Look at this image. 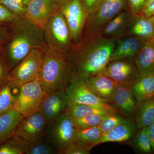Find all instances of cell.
<instances>
[{
    "instance_id": "f1b7e54d",
    "label": "cell",
    "mask_w": 154,
    "mask_h": 154,
    "mask_svg": "<svg viewBox=\"0 0 154 154\" xmlns=\"http://www.w3.org/2000/svg\"><path fill=\"white\" fill-rule=\"evenodd\" d=\"M57 150L45 137L42 140L30 143L26 154H56Z\"/></svg>"
},
{
    "instance_id": "f35d334b",
    "label": "cell",
    "mask_w": 154,
    "mask_h": 154,
    "mask_svg": "<svg viewBox=\"0 0 154 154\" xmlns=\"http://www.w3.org/2000/svg\"><path fill=\"white\" fill-rule=\"evenodd\" d=\"M11 24H0V52L8 37Z\"/></svg>"
},
{
    "instance_id": "277c9868",
    "label": "cell",
    "mask_w": 154,
    "mask_h": 154,
    "mask_svg": "<svg viewBox=\"0 0 154 154\" xmlns=\"http://www.w3.org/2000/svg\"><path fill=\"white\" fill-rule=\"evenodd\" d=\"M127 9L126 0H104L96 11L87 17L82 38L100 37L107 23L122 11Z\"/></svg>"
},
{
    "instance_id": "d6a6232c",
    "label": "cell",
    "mask_w": 154,
    "mask_h": 154,
    "mask_svg": "<svg viewBox=\"0 0 154 154\" xmlns=\"http://www.w3.org/2000/svg\"><path fill=\"white\" fill-rule=\"evenodd\" d=\"M125 119L117 113L111 114L105 116L104 119L98 125L102 134L109 132L116 126L122 123Z\"/></svg>"
},
{
    "instance_id": "9a60e30c",
    "label": "cell",
    "mask_w": 154,
    "mask_h": 154,
    "mask_svg": "<svg viewBox=\"0 0 154 154\" xmlns=\"http://www.w3.org/2000/svg\"><path fill=\"white\" fill-rule=\"evenodd\" d=\"M57 11L55 0H31L25 17L43 29L48 19Z\"/></svg>"
},
{
    "instance_id": "e0dca14e",
    "label": "cell",
    "mask_w": 154,
    "mask_h": 154,
    "mask_svg": "<svg viewBox=\"0 0 154 154\" xmlns=\"http://www.w3.org/2000/svg\"><path fill=\"white\" fill-rule=\"evenodd\" d=\"M137 128L132 119L125 118L124 121L115 128L102 135L95 146L107 142H121L128 140L133 136Z\"/></svg>"
},
{
    "instance_id": "603a6c76",
    "label": "cell",
    "mask_w": 154,
    "mask_h": 154,
    "mask_svg": "<svg viewBox=\"0 0 154 154\" xmlns=\"http://www.w3.org/2000/svg\"><path fill=\"white\" fill-rule=\"evenodd\" d=\"M131 89L139 103L154 97V73L140 76L133 84Z\"/></svg>"
},
{
    "instance_id": "4316f807",
    "label": "cell",
    "mask_w": 154,
    "mask_h": 154,
    "mask_svg": "<svg viewBox=\"0 0 154 154\" xmlns=\"http://www.w3.org/2000/svg\"><path fill=\"white\" fill-rule=\"evenodd\" d=\"M66 111L72 118L79 119L91 114L108 115L114 114L99 107L82 104H68Z\"/></svg>"
},
{
    "instance_id": "8d00e7d4",
    "label": "cell",
    "mask_w": 154,
    "mask_h": 154,
    "mask_svg": "<svg viewBox=\"0 0 154 154\" xmlns=\"http://www.w3.org/2000/svg\"><path fill=\"white\" fill-rule=\"evenodd\" d=\"M90 152L89 149L75 142L68 146L60 154H89Z\"/></svg>"
},
{
    "instance_id": "ffe728a7",
    "label": "cell",
    "mask_w": 154,
    "mask_h": 154,
    "mask_svg": "<svg viewBox=\"0 0 154 154\" xmlns=\"http://www.w3.org/2000/svg\"><path fill=\"white\" fill-rule=\"evenodd\" d=\"M112 103L123 113L130 114L135 111L139 102L134 96L131 85H118L113 94Z\"/></svg>"
},
{
    "instance_id": "7a4b0ae2",
    "label": "cell",
    "mask_w": 154,
    "mask_h": 154,
    "mask_svg": "<svg viewBox=\"0 0 154 154\" xmlns=\"http://www.w3.org/2000/svg\"><path fill=\"white\" fill-rule=\"evenodd\" d=\"M45 45L43 29L26 17H19L11 23L8 37L1 53L11 70L32 50L43 49Z\"/></svg>"
},
{
    "instance_id": "5bb4252c",
    "label": "cell",
    "mask_w": 154,
    "mask_h": 154,
    "mask_svg": "<svg viewBox=\"0 0 154 154\" xmlns=\"http://www.w3.org/2000/svg\"><path fill=\"white\" fill-rule=\"evenodd\" d=\"M135 16L128 9L122 11L105 25L101 37L117 39L129 35Z\"/></svg>"
},
{
    "instance_id": "4dcf8cb0",
    "label": "cell",
    "mask_w": 154,
    "mask_h": 154,
    "mask_svg": "<svg viewBox=\"0 0 154 154\" xmlns=\"http://www.w3.org/2000/svg\"><path fill=\"white\" fill-rule=\"evenodd\" d=\"M107 116L91 114L86 116L82 118H72V119L75 128L81 129L98 126Z\"/></svg>"
},
{
    "instance_id": "f546056e",
    "label": "cell",
    "mask_w": 154,
    "mask_h": 154,
    "mask_svg": "<svg viewBox=\"0 0 154 154\" xmlns=\"http://www.w3.org/2000/svg\"><path fill=\"white\" fill-rule=\"evenodd\" d=\"M31 0H0V3L19 17H25Z\"/></svg>"
},
{
    "instance_id": "9c48e42d",
    "label": "cell",
    "mask_w": 154,
    "mask_h": 154,
    "mask_svg": "<svg viewBox=\"0 0 154 154\" xmlns=\"http://www.w3.org/2000/svg\"><path fill=\"white\" fill-rule=\"evenodd\" d=\"M43 48L33 49L11 70L10 81L14 88H19L38 78L43 62Z\"/></svg>"
},
{
    "instance_id": "ab89813d",
    "label": "cell",
    "mask_w": 154,
    "mask_h": 154,
    "mask_svg": "<svg viewBox=\"0 0 154 154\" xmlns=\"http://www.w3.org/2000/svg\"><path fill=\"white\" fill-rule=\"evenodd\" d=\"M154 15V0H146L143 11L140 16L151 17Z\"/></svg>"
},
{
    "instance_id": "30bf717a",
    "label": "cell",
    "mask_w": 154,
    "mask_h": 154,
    "mask_svg": "<svg viewBox=\"0 0 154 154\" xmlns=\"http://www.w3.org/2000/svg\"><path fill=\"white\" fill-rule=\"evenodd\" d=\"M75 127L72 118L67 111L48 125L46 137L57 150L58 154L75 142Z\"/></svg>"
},
{
    "instance_id": "7c38bea8",
    "label": "cell",
    "mask_w": 154,
    "mask_h": 154,
    "mask_svg": "<svg viewBox=\"0 0 154 154\" xmlns=\"http://www.w3.org/2000/svg\"><path fill=\"white\" fill-rule=\"evenodd\" d=\"M48 125L44 117L38 110L24 117L15 134L29 143L38 141L46 137Z\"/></svg>"
},
{
    "instance_id": "8fae6325",
    "label": "cell",
    "mask_w": 154,
    "mask_h": 154,
    "mask_svg": "<svg viewBox=\"0 0 154 154\" xmlns=\"http://www.w3.org/2000/svg\"><path fill=\"white\" fill-rule=\"evenodd\" d=\"M104 73L118 85H131L140 76L133 59L111 61L107 65Z\"/></svg>"
},
{
    "instance_id": "cb8c5ba5",
    "label": "cell",
    "mask_w": 154,
    "mask_h": 154,
    "mask_svg": "<svg viewBox=\"0 0 154 154\" xmlns=\"http://www.w3.org/2000/svg\"><path fill=\"white\" fill-rule=\"evenodd\" d=\"M134 120L140 129L154 123V97L139 103L135 110Z\"/></svg>"
},
{
    "instance_id": "d590c367",
    "label": "cell",
    "mask_w": 154,
    "mask_h": 154,
    "mask_svg": "<svg viewBox=\"0 0 154 154\" xmlns=\"http://www.w3.org/2000/svg\"><path fill=\"white\" fill-rule=\"evenodd\" d=\"M130 11L135 16H139L143 11L146 0H126Z\"/></svg>"
},
{
    "instance_id": "74e56055",
    "label": "cell",
    "mask_w": 154,
    "mask_h": 154,
    "mask_svg": "<svg viewBox=\"0 0 154 154\" xmlns=\"http://www.w3.org/2000/svg\"><path fill=\"white\" fill-rule=\"evenodd\" d=\"M104 0H82L83 9L87 16L94 13L101 5Z\"/></svg>"
},
{
    "instance_id": "484cf974",
    "label": "cell",
    "mask_w": 154,
    "mask_h": 154,
    "mask_svg": "<svg viewBox=\"0 0 154 154\" xmlns=\"http://www.w3.org/2000/svg\"><path fill=\"white\" fill-rule=\"evenodd\" d=\"M29 143L14 134L0 145V154H26Z\"/></svg>"
},
{
    "instance_id": "ba28073f",
    "label": "cell",
    "mask_w": 154,
    "mask_h": 154,
    "mask_svg": "<svg viewBox=\"0 0 154 154\" xmlns=\"http://www.w3.org/2000/svg\"><path fill=\"white\" fill-rule=\"evenodd\" d=\"M57 11L62 14L68 25L73 45L79 42L87 16L82 0H55Z\"/></svg>"
},
{
    "instance_id": "7402d4cb",
    "label": "cell",
    "mask_w": 154,
    "mask_h": 154,
    "mask_svg": "<svg viewBox=\"0 0 154 154\" xmlns=\"http://www.w3.org/2000/svg\"><path fill=\"white\" fill-rule=\"evenodd\" d=\"M129 35H134L148 40L154 37V15L151 17L135 16Z\"/></svg>"
},
{
    "instance_id": "8992f818",
    "label": "cell",
    "mask_w": 154,
    "mask_h": 154,
    "mask_svg": "<svg viewBox=\"0 0 154 154\" xmlns=\"http://www.w3.org/2000/svg\"><path fill=\"white\" fill-rule=\"evenodd\" d=\"M14 108L26 117L38 111L45 95L39 77L20 86Z\"/></svg>"
},
{
    "instance_id": "52a82bcc",
    "label": "cell",
    "mask_w": 154,
    "mask_h": 154,
    "mask_svg": "<svg viewBox=\"0 0 154 154\" xmlns=\"http://www.w3.org/2000/svg\"><path fill=\"white\" fill-rule=\"evenodd\" d=\"M68 104L91 105L104 109L112 113H117V110L100 98L88 85L85 80L77 78L66 90Z\"/></svg>"
},
{
    "instance_id": "3957f363",
    "label": "cell",
    "mask_w": 154,
    "mask_h": 154,
    "mask_svg": "<svg viewBox=\"0 0 154 154\" xmlns=\"http://www.w3.org/2000/svg\"><path fill=\"white\" fill-rule=\"evenodd\" d=\"M39 79L45 94L60 90H66L78 78L67 60L65 54L51 49L45 44Z\"/></svg>"
},
{
    "instance_id": "6da1fadb",
    "label": "cell",
    "mask_w": 154,
    "mask_h": 154,
    "mask_svg": "<svg viewBox=\"0 0 154 154\" xmlns=\"http://www.w3.org/2000/svg\"><path fill=\"white\" fill-rule=\"evenodd\" d=\"M116 39L82 38L66 54L78 78L85 80L103 71L110 62Z\"/></svg>"
},
{
    "instance_id": "83f0119b",
    "label": "cell",
    "mask_w": 154,
    "mask_h": 154,
    "mask_svg": "<svg viewBox=\"0 0 154 154\" xmlns=\"http://www.w3.org/2000/svg\"><path fill=\"white\" fill-rule=\"evenodd\" d=\"M14 88L9 81L0 89V114L14 108L16 98L13 92Z\"/></svg>"
},
{
    "instance_id": "2e32d148",
    "label": "cell",
    "mask_w": 154,
    "mask_h": 154,
    "mask_svg": "<svg viewBox=\"0 0 154 154\" xmlns=\"http://www.w3.org/2000/svg\"><path fill=\"white\" fill-rule=\"evenodd\" d=\"M146 40L128 35L116 39L115 47L111 54L110 61L122 59H134L143 47Z\"/></svg>"
},
{
    "instance_id": "4fadbf2b",
    "label": "cell",
    "mask_w": 154,
    "mask_h": 154,
    "mask_svg": "<svg viewBox=\"0 0 154 154\" xmlns=\"http://www.w3.org/2000/svg\"><path fill=\"white\" fill-rule=\"evenodd\" d=\"M68 105L66 90H60L45 94L39 111L48 125L54 122L66 112Z\"/></svg>"
},
{
    "instance_id": "ac0fdd59",
    "label": "cell",
    "mask_w": 154,
    "mask_h": 154,
    "mask_svg": "<svg viewBox=\"0 0 154 154\" xmlns=\"http://www.w3.org/2000/svg\"><path fill=\"white\" fill-rule=\"evenodd\" d=\"M90 88L107 103H112L113 97L118 85L103 71L85 80Z\"/></svg>"
},
{
    "instance_id": "e575fe53",
    "label": "cell",
    "mask_w": 154,
    "mask_h": 154,
    "mask_svg": "<svg viewBox=\"0 0 154 154\" xmlns=\"http://www.w3.org/2000/svg\"><path fill=\"white\" fill-rule=\"evenodd\" d=\"M19 17L3 4L0 3V24L14 23Z\"/></svg>"
},
{
    "instance_id": "d4e9b609",
    "label": "cell",
    "mask_w": 154,
    "mask_h": 154,
    "mask_svg": "<svg viewBox=\"0 0 154 154\" xmlns=\"http://www.w3.org/2000/svg\"><path fill=\"white\" fill-rule=\"evenodd\" d=\"M102 135V133L98 126L81 129L76 128L75 142L91 150Z\"/></svg>"
},
{
    "instance_id": "44dd1931",
    "label": "cell",
    "mask_w": 154,
    "mask_h": 154,
    "mask_svg": "<svg viewBox=\"0 0 154 154\" xmlns=\"http://www.w3.org/2000/svg\"><path fill=\"white\" fill-rule=\"evenodd\" d=\"M23 118L14 108L0 114V145L15 134Z\"/></svg>"
},
{
    "instance_id": "5b68a950",
    "label": "cell",
    "mask_w": 154,
    "mask_h": 154,
    "mask_svg": "<svg viewBox=\"0 0 154 154\" xmlns=\"http://www.w3.org/2000/svg\"><path fill=\"white\" fill-rule=\"evenodd\" d=\"M43 31L45 44L54 51L66 54L73 45L66 20L58 11L48 19Z\"/></svg>"
},
{
    "instance_id": "836d02e7",
    "label": "cell",
    "mask_w": 154,
    "mask_h": 154,
    "mask_svg": "<svg viewBox=\"0 0 154 154\" xmlns=\"http://www.w3.org/2000/svg\"><path fill=\"white\" fill-rule=\"evenodd\" d=\"M11 71L0 52V89L10 81Z\"/></svg>"
},
{
    "instance_id": "d6986e66",
    "label": "cell",
    "mask_w": 154,
    "mask_h": 154,
    "mask_svg": "<svg viewBox=\"0 0 154 154\" xmlns=\"http://www.w3.org/2000/svg\"><path fill=\"white\" fill-rule=\"evenodd\" d=\"M133 60L140 76L154 73V37L146 41Z\"/></svg>"
},
{
    "instance_id": "1f68e13d",
    "label": "cell",
    "mask_w": 154,
    "mask_h": 154,
    "mask_svg": "<svg viewBox=\"0 0 154 154\" xmlns=\"http://www.w3.org/2000/svg\"><path fill=\"white\" fill-rule=\"evenodd\" d=\"M135 137V142L137 149L143 153L152 152L151 143L146 131V127L140 129Z\"/></svg>"
},
{
    "instance_id": "60d3db41",
    "label": "cell",
    "mask_w": 154,
    "mask_h": 154,
    "mask_svg": "<svg viewBox=\"0 0 154 154\" xmlns=\"http://www.w3.org/2000/svg\"><path fill=\"white\" fill-rule=\"evenodd\" d=\"M146 131L150 141L152 150L154 151V123L146 127Z\"/></svg>"
}]
</instances>
